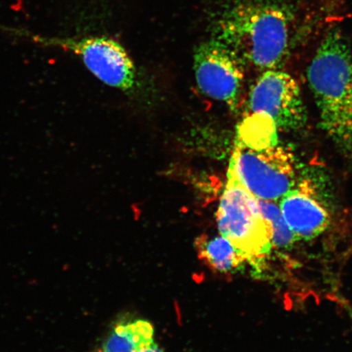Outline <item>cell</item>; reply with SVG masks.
<instances>
[{"mask_svg": "<svg viewBox=\"0 0 352 352\" xmlns=\"http://www.w3.org/2000/svg\"><path fill=\"white\" fill-rule=\"evenodd\" d=\"M154 330L146 320L118 324L104 342L102 352H138L153 342Z\"/></svg>", "mask_w": 352, "mask_h": 352, "instance_id": "cell-10", "label": "cell"}, {"mask_svg": "<svg viewBox=\"0 0 352 352\" xmlns=\"http://www.w3.org/2000/svg\"><path fill=\"white\" fill-rule=\"evenodd\" d=\"M280 201V212L298 240L315 239L327 230L329 214L314 180H297Z\"/></svg>", "mask_w": 352, "mask_h": 352, "instance_id": "cell-8", "label": "cell"}, {"mask_svg": "<svg viewBox=\"0 0 352 352\" xmlns=\"http://www.w3.org/2000/svg\"><path fill=\"white\" fill-rule=\"evenodd\" d=\"M252 113L267 114L277 129L298 131L305 126L307 113L296 79L280 70H265L250 94Z\"/></svg>", "mask_w": 352, "mask_h": 352, "instance_id": "cell-7", "label": "cell"}, {"mask_svg": "<svg viewBox=\"0 0 352 352\" xmlns=\"http://www.w3.org/2000/svg\"><path fill=\"white\" fill-rule=\"evenodd\" d=\"M242 60L221 41H210L197 48L195 72L198 87L210 98L223 101L231 109L239 107L243 87Z\"/></svg>", "mask_w": 352, "mask_h": 352, "instance_id": "cell-6", "label": "cell"}, {"mask_svg": "<svg viewBox=\"0 0 352 352\" xmlns=\"http://www.w3.org/2000/svg\"><path fill=\"white\" fill-rule=\"evenodd\" d=\"M138 352H164L155 342H152L149 344L144 346Z\"/></svg>", "mask_w": 352, "mask_h": 352, "instance_id": "cell-13", "label": "cell"}, {"mask_svg": "<svg viewBox=\"0 0 352 352\" xmlns=\"http://www.w3.org/2000/svg\"><path fill=\"white\" fill-rule=\"evenodd\" d=\"M274 202L258 199L263 217L271 224L272 245L283 249L290 248L299 240L285 222L278 206Z\"/></svg>", "mask_w": 352, "mask_h": 352, "instance_id": "cell-12", "label": "cell"}, {"mask_svg": "<svg viewBox=\"0 0 352 352\" xmlns=\"http://www.w3.org/2000/svg\"><path fill=\"white\" fill-rule=\"evenodd\" d=\"M38 39L45 45L74 52L96 78L108 86L127 91L135 85L134 64L124 48L113 39L105 37Z\"/></svg>", "mask_w": 352, "mask_h": 352, "instance_id": "cell-5", "label": "cell"}, {"mask_svg": "<svg viewBox=\"0 0 352 352\" xmlns=\"http://www.w3.org/2000/svg\"><path fill=\"white\" fill-rule=\"evenodd\" d=\"M307 79L321 129L352 160V51L340 29L324 35L308 66Z\"/></svg>", "mask_w": 352, "mask_h": 352, "instance_id": "cell-1", "label": "cell"}, {"mask_svg": "<svg viewBox=\"0 0 352 352\" xmlns=\"http://www.w3.org/2000/svg\"><path fill=\"white\" fill-rule=\"evenodd\" d=\"M293 153L279 144L252 148L236 140L228 176L259 200H280L297 182Z\"/></svg>", "mask_w": 352, "mask_h": 352, "instance_id": "cell-4", "label": "cell"}, {"mask_svg": "<svg viewBox=\"0 0 352 352\" xmlns=\"http://www.w3.org/2000/svg\"><path fill=\"white\" fill-rule=\"evenodd\" d=\"M220 235L231 242L245 261H261L272 248L271 224L263 217L258 199L228 176L217 214Z\"/></svg>", "mask_w": 352, "mask_h": 352, "instance_id": "cell-3", "label": "cell"}, {"mask_svg": "<svg viewBox=\"0 0 352 352\" xmlns=\"http://www.w3.org/2000/svg\"><path fill=\"white\" fill-rule=\"evenodd\" d=\"M292 15L275 3H243L220 24L221 42L255 67L274 69L285 60L292 41Z\"/></svg>", "mask_w": 352, "mask_h": 352, "instance_id": "cell-2", "label": "cell"}, {"mask_svg": "<svg viewBox=\"0 0 352 352\" xmlns=\"http://www.w3.org/2000/svg\"><path fill=\"white\" fill-rule=\"evenodd\" d=\"M196 246L202 261L220 274H230L245 261L234 245L222 235L210 239L200 237L196 241Z\"/></svg>", "mask_w": 352, "mask_h": 352, "instance_id": "cell-9", "label": "cell"}, {"mask_svg": "<svg viewBox=\"0 0 352 352\" xmlns=\"http://www.w3.org/2000/svg\"><path fill=\"white\" fill-rule=\"evenodd\" d=\"M277 126L263 113H252L237 126L236 140L252 148H265L278 144Z\"/></svg>", "mask_w": 352, "mask_h": 352, "instance_id": "cell-11", "label": "cell"}]
</instances>
